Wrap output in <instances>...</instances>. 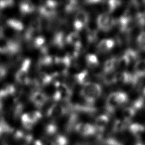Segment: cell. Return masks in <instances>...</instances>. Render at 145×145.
Segmentation results:
<instances>
[{"instance_id": "obj_13", "label": "cell", "mask_w": 145, "mask_h": 145, "mask_svg": "<svg viewBox=\"0 0 145 145\" xmlns=\"http://www.w3.org/2000/svg\"><path fill=\"white\" fill-rule=\"evenodd\" d=\"M86 65L91 70L96 69L99 66V61L97 57L93 53H88L85 56Z\"/></svg>"}, {"instance_id": "obj_34", "label": "cell", "mask_w": 145, "mask_h": 145, "mask_svg": "<svg viewBox=\"0 0 145 145\" xmlns=\"http://www.w3.org/2000/svg\"><path fill=\"white\" fill-rule=\"evenodd\" d=\"M3 37V27L0 25V40H2Z\"/></svg>"}, {"instance_id": "obj_33", "label": "cell", "mask_w": 145, "mask_h": 145, "mask_svg": "<svg viewBox=\"0 0 145 145\" xmlns=\"http://www.w3.org/2000/svg\"><path fill=\"white\" fill-rule=\"evenodd\" d=\"M7 72V70L5 66L0 65V79L4 78L6 75Z\"/></svg>"}, {"instance_id": "obj_10", "label": "cell", "mask_w": 145, "mask_h": 145, "mask_svg": "<svg viewBox=\"0 0 145 145\" xmlns=\"http://www.w3.org/2000/svg\"><path fill=\"white\" fill-rule=\"evenodd\" d=\"M76 83L84 86L91 82L92 76L87 70H83L72 75Z\"/></svg>"}, {"instance_id": "obj_15", "label": "cell", "mask_w": 145, "mask_h": 145, "mask_svg": "<svg viewBox=\"0 0 145 145\" xmlns=\"http://www.w3.org/2000/svg\"><path fill=\"white\" fill-rule=\"evenodd\" d=\"M89 13L85 10H80L77 11L75 15L74 20L82 23L84 27H86L89 20Z\"/></svg>"}, {"instance_id": "obj_1", "label": "cell", "mask_w": 145, "mask_h": 145, "mask_svg": "<svg viewBox=\"0 0 145 145\" xmlns=\"http://www.w3.org/2000/svg\"><path fill=\"white\" fill-rule=\"evenodd\" d=\"M101 86L99 83L91 82L82 87L80 95L87 105L93 106V103L101 96Z\"/></svg>"}, {"instance_id": "obj_17", "label": "cell", "mask_w": 145, "mask_h": 145, "mask_svg": "<svg viewBox=\"0 0 145 145\" xmlns=\"http://www.w3.org/2000/svg\"><path fill=\"white\" fill-rule=\"evenodd\" d=\"M117 61V59L115 57H112L106 60L103 64V72L114 71L115 68H116Z\"/></svg>"}, {"instance_id": "obj_16", "label": "cell", "mask_w": 145, "mask_h": 145, "mask_svg": "<svg viewBox=\"0 0 145 145\" xmlns=\"http://www.w3.org/2000/svg\"><path fill=\"white\" fill-rule=\"evenodd\" d=\"M116 74V72H114V71L103 72L101 78L105 84L109 86L117 82Z\"/></svg>"}, {"instance_id": "obj_30", "label": "cell", "mask_w": 145, "mask_h": 145, "mask_svg": "<svg viewBox=\"0 0 145 145\" xmlns=\"http://www.w3.org/2000/svg\"><path fill=\"white\" fill-rule=\"evenodd\" d=\"M34 145H53L52 140L48 137H42L35 141Z\"/></svg>"}, {"instance_id": "obj_23", "label": "cell", "mask_w": 145, "mask_h": 145, "mask_svg": "<svg viewBox=\"0 0 145 145\" xmlns=\"http://www.w3.org/2000/svg\"><path fill=\"white\" fill-rule=\"evenodd\" d=\"M46 39L44 36H37L32 41V48L40 49L42 48L45 42Z\"/></svg>"}, {"instance_id": "obj_29", "label": "cell", "mask_w": 145, "mask_h": 145, "mask_svg": "<svg viewBox=\"0 0 145 145\" xmlns=\"http://www.w3.org/2000/svg\"><path fill=\"white\" fill-rule=\"evenodd\" d=\"M137 42L139 48L145 51V32H142L138 35L137 39Z\"/></svg>"}, {"instance_id": "obj_6", "label": "cell", "mask_w": 145, "mask_h": 145, "mask_svg": "<svg viewBox=\"0 0 145 145\" xmlns=\"http://www.w3.org/2000/svg\"><path fill=\"white\" fill-rule=\"evenodd\" d=\"M75 131L83 137H90L96 134L95 126L90 123L83 122L77 123L74 127Z\"/></svg>"}, {"instance_id": "obj_32", "label": "cell", "mask_w": 145, "mask_h": 145, "mask_svg": "<svg viewBox=\"0 0 145 145\" xmlns=\"http://www.w3.org/2000/svg\"><path fill=\"white\" fill-rule=\"evenodd\" d=\"M14 2L12 1H0V10L9 8L14 5Z\"/></svg>"}, {"instance_id": "obj_8", "label": "cell", "mask_w": 145, "mask_h": 145, "mask_svg": "<svg viewBox=\"0 0 145 145\" xmlns=\"http://www.w3.org/2000/svg\"><path fill=\"white\" fill-rule=\"evenodd\" d=\"M109 118L107 114H101L97 116L95 120V127L96 133H98L99 137H101L102 133L105 130L108 122Z\"/></svg>"}, {"instance_id": "obj_21", "label": "cell", "mask_w": 145, "mask_h": 145, "mask_svg": "<svg viewBox=\"0 0 145 145\" xmlns=\"http://www.w3.org/2000/svg\"><path fill=\"white\" fill-rule=\"evenodd\" d=\"M136 110L132 107H126L122 110L123 120L128 123L133 118L135 114Z\"/></svg>"}, {"instance_id": "obj_7", "label": "cell", "mask_w": 145, "mask_h": 145, "mask_svg": "<svg viewBox=\"0 0 145 145\" xmlns=\"http://www.w3.org/2000/svg\"><path fill=\"white\" fill-rule=\"evenodd\" d=\"M49 97L41 91H35L29 95L30 101L37 108L40 109L48 100Z\"/></svg>"}, {"instance_id": "obj_25", "label": "cell", "mask_w": 145, "mask_h": 145, "mask_svg": "<svg viewBox=\"0 0 145 145\" xmlns=\"http://www.w3.org/2000/svg\"><path fill=\"white\" fill-rule=\"evenodd\" d=\"M53 145H67L68 140L65 136L58 135L52 140Z\"/></svg>"}, {"instance_id": "obj_31", "label": "cell", "mask_w": 145, "mask_h": 145, "mask_svg": "<svg viewBox=\"0 0 145 145\" xmlns=\"http://www.w3.org/2000/svg\"><path fill=\"white\" fill-rule=\"evenodd\" d=\"M144 105V100L142 97H140L137 99L133 103L132 108H133L135 110L141 109Z\"/></svg>"}, {"instance_id": "obj_35", "label": "cell", "mask_w": 145, "mask_h": 145, "mask_svg": "<svg viewBox=\"0 0 145 145\" xmlns=\"http://www.w3.org/2000/svg\"><path fill=\"white\" fill-rule=\"evenodd\" d=\"M143 97H145V87L143 89Z\"/></svg>"}, {"instance_id": "obj_14", "label": "cell", "mask_w": 145, "mask_h": 145, "mask_svg": "<svg viewBox=\"0 0 145 145\" xmlns=\"http://www.w3.org/2000/svg\"><path fill=\"white\" fill-rule=\"evenodd\" d=\"M6 26L12 28L16 32L19 33L21 32L24 28V25L20 20L16 18H11L6 20Z\"/></svg>"}, {"instance_id": "obj_36", "label": "cell", "mask_w": 145, "mask_h": 145, "mask_svg": "<svg viewBox=\"0 0 145 145\" xmlns=\"http://www.w3.org/2000/svg\"><path fill=\"white\" fill-rule=\"evenodd\" d=\"M136 145H144V144L141 143H138L137 144H136Z\"/></svg>"}, {"instance_id": "obj_24", "label": "cell", "mask_w": 145, "mask_h": 145, "mask_svg": "<svg viewBox=\"0 0 145 145\" xmlns=\"http://www.w3.org/2000/svg\"><path fill=\"white\" fill-rule=\"evenodd\" d=\"M58 126L54 122H50L45 127V133L48 136H51L55 134L58 131Z\"/></svg>"}, {"instance_id": "obj_11", "label": "cell", "mask_w": 145, "mask_h": 145, "mask_svg": "<svg viewBox=\"0 0 145 145\" xmlns=\"http://www.w3.org/2000/svg\"><path fill=\"white\" fill-rule=\"evenodd\" d=\"M36 6L32 2L24 1L20 2L19 5V11L21 15H29L35 10Z\"/></svg>"}, {"instance_id": "obj_18", "label": "cell", "mask_w": 145, "mask_h": 145, "mask_svg": "<svg viewBox=\"0 0 145 145\" xmlns=\"http://www.w3.org/2000/svg\"><path fill=\"white\" fill-rule=\"evenodd\" d=\"M37 78L40 83L41 85L43 86V87L52 83L53 81V78L52 76L47 72L44 71H40L38 73Z\"/></svg>"}, {"instance_id": "obj_19", "label": "cell", "mask_w": 145, "mask_h": 145, "mask_svg": "<svg viewBox=\"0 0 145 145\" xmlns=\"http://www.w3.org/2000/svg\"><path fill=\"white\" fill-rule=\"evenodd\" d=\"M134 71L138 78L145 76V59H140L136 62Z\"/></svg>"}, {"instance_id": "obj_26", "label": "cell", "mask_w": 145, "mask_h": 145, "mask_svg": "<svg viewBox=\"0 0 145 145\" xmlns=\"http://www.w3.org/2000/svg\"><path fill=\"white\" fill-rule=\"evenodd\" d=\"M123 55L129 59L130 62L135 61L138 58V53L132 49H127Z\"/></svg>"}, {"instance_id": "obj_28", "label": "cell", "mask_w": 145, "mask_h": 145, "mask_svg": "<svg viewBox=\"0 0 145 145\" xmlns=\"http://www.w3.org/2000/svg\"><path fill=\"white\" fill-rule=\"evenodd\" d=\"M116 93L117 100L120 105L123 104L127 102L128 100V96L125 92L122 91H117L116 92Z\"/></svg>"}, {"instance_id": "obj_22", "label": "cell", "mask_w": 145, "mask_h": 145, "mask_svg": "<svg viewBox=\"0 0 145 145\" xmlns=\"http://www.w3.org/2000/svg\"><path fill=\"white\" fill-rule=\"evenodd\" d=\"M128 122L125 121L124 120H117L114 122L113 126V131L114 132H120L123 130L128 125Z\"/></svg>"}, {"instance_id": "obj_9", "label": "cell", "mask_w": 145, "mask_h": 145, "mask_svg": "<svg viewBox=\"0 0 145 145\" xmlns=\"http://www.w3.org/2000/svg\"><path fill=\"white\" fill-rule=\"evenodd\" d=\"M115 45V41L112 39L101 40L96 46V50L99 53H105L112 50Z\"/></svg>"}, {"instance_id": "obj_3", "label": "cell", "mask_w": 145, "mask_h": 145, "mask_svg": "<svg viewBox=\"0 0 145 145\" xmlns=\"http://www.w3.org/2000/svg\"><path fill=\"white\" fill-rule=\"evenodd\" d=\"M41 118L42 114L40 111L32 110L22 114L21 116V122L25 129L30 130L33 128L34 125Z\"/></svg>"}, {"instance_id": "obj_5", "label": "cell", "mask_w": 145, "mask_h": 145, "mask_svg": "<svg viewBox=\"0 0 145 145\" xmlns=\"http://www.w3.org/2000/svg\"><path fill=\"white\" fill-rule=\"evenodd\" d=\"M68 113L70 112L61 104H53L50 106L45 115L48 118L56 120Z\"/></svg>"}, {"instance_id": "obj_4", "label": "cell", "mask_w": 145, "mask_h": 145, "mask_svg": "<svg viewBox=\"0 0 145 145\" xmlns=\"http://www.w3.org/2000/svg\"><path fill=\"white\" fill-rule=\"evenodd\" d=\"M116 20L109 14L103 13L96 18V23L98 29L102 32L109 31L115 25Z\"/></svg>"}, {"instance_id": "obj_27", "label": "cell", "mask_w": 145, "mask_h": 145, "mask_svg": "<svg viewBox=\"0 0 145 145\" xmlns=\"http://www.w3.org/2000/svg\"><path fill=\"white\" fill-rule=\"evenodd\" d=\"M130 63V62L129 59L124 55H122L118 59H117L116 67H118L120 69H123L126 68Z\"/></svg>"}, {"instance_id": "obj_2", "label": "cell", "mask_w": 145, "mask_h": 145, "mask_svg": "<svg viewBox=\"0 0 145 145\" xmlns=\"http://www.w3.org/2000/svg\"><path fill=\"white\" fill-rule=\"evenodd\" d=\"M31 65V59L29 58H25L15 74V80L19 84H27L29 80V71Z\"/></svg>"}, {"instance_id": "obj_37", "label": "cell", "mask_w": 145, "mask_h": 145, "mask_svg": "<svg viewBox=\"0 0 145 145\" xmlns=\"http://www.w3.org/2000/svg\"><path fill=\"white\" fill-rule=\"evenodd\" d=\"M0 55H1V52H0Z\"/></svg>"}, {"instance_id": "obj_12", "label": "cell", "mask_w": 145, "mask_h": 145, "mask_svg": "<svg viewBox=\"0 0 145 145\" xmlns=\"http://www.w3.org/2000/svg\"><path fill=\"white\" fill-rule=\"evenodd\" d=\"M121 4L119 1H108L101 2V8L104 13L109 14L118 7Z\"/></svg>"}, {"instance_id": "obj_20", "label": "cell", "mask_w": 145, "mask_h": 145, "mask_svg": "<svg viewBox=\"0 0 145 145\" xmlns=\"http://www.w3.org/2000/svg\"><path fill=\"white\" fill-rule=\"evenodd\" d=\"M130 131L135 136H140L144 131V127L139 123H134L131 124L129 127Z\"/></svg>"}]
</instances>
